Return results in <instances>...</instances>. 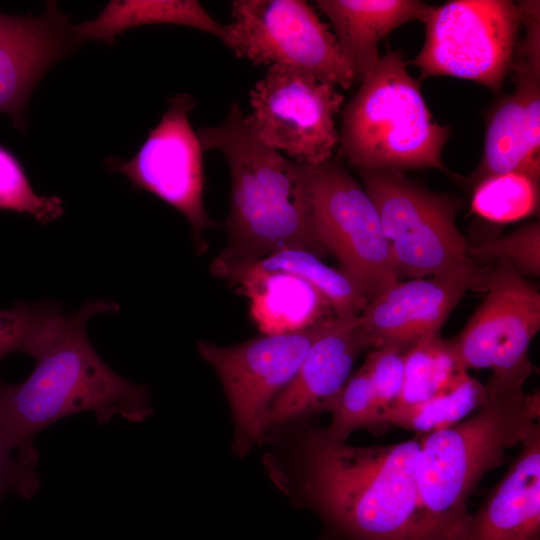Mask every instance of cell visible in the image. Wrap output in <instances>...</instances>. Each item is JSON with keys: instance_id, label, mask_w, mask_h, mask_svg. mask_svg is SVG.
<instances>
[{"instance_id": "obj_1", "label": "cell", "mask_w": 540, "mask_h": 540, "mask_svg": "<svg viewBox=\"0 0 540 540\" xmlns=\"http://www.w3.org/2000/svg\"><path fill=\"white\" fill-rule=\"evenodd\" d=\"M287 464L268 459L269 473L294 503L324 523L320 540H442L419 497V434L399 443L353 446L306 425Z\"/></svg>"}, {"instance_id": "obj_2", "label": "cell", "mask_w": 540, "mask_h": 540, "mask_svg": "<svg viewBox=\"0 0 540 540\" xmlns=\"http://www.w3.org/2000/svg\"><path fill=\"white\" fill-rule=\"evenodd\" d=\"M118 309L111 301L87 302L69 314L25 381H0V428L27 460L38 463L34 437L66 416L92 411L103 425L116 415L139 423L154 413L148 388L114 372L87 337L90 317Z\"/></svg>"}, {"instance_id": "obj_3", "label": "cell", "mask_w": 540, "mask_h": 540, "mask_svg": "<svg viewBox=\"0 0 540 540\" xmlns=\"http://www.w3.org/2000/svg\"><path fill=\"white\" fill-rule=\"evenodd\" d=\"M197 135L203 151L218 150L225 156L231 179L228 244L212 261L211 272L286 249L320 258L328 254L313 230L298 163L264 145L237 102L222 123L201 128Z\"/></svg>"}, {"instance_id": "obj_4", "label": "cell", "mask_w": 540, "mask_h": 540, "mask_svg": "<svg viewBox=\"0 0 540 540\" xmlns=\"http://www.w3.org/2000/svg\"><path fill=\"white\" fill-rule=\"evenodd\" d=\"M540 418V393L489 400L471 417L419 434L415 475L421 503L442 540H463L467 504L481 478L505 460Z\"/></svg>"}, {"instance_id": "obj_5", "label": "cell", "mask_w": 540, "mask_h": 540, "mask_svg": "<svg viewBox=\"0 0 540 540\" xmlns=\"http://www.w3.org/2000/svg\"><path fill=\"white\" fill-rule=\"evenodd\" d=\"M408 64L400 51L380 56L344 106L338 156L355 170L435 168L457 177L442 160L450 126L434 120Z\"/></svg>"}, {"instance_id": "obj_6", "label": "cell", "mask_w": 540, "mask_h": 540, "mask_svg": "<svg viewBox=\"0 0 540 540\" xmlns=\"http://www.w3.org/2000/svg\"><path fill=\"white\" fill-rule=\"evenodd\" d=\"M372 199L397 272L410 279L477 268L456 225L462 199L434 192L397 170H356Z\"/></svg>"}, {"instance_id": "obj_7", "label": "cell", "mask_w": 540, "mask_h": 540, "mask_svg": "<svg viewBox=\"0 0 540 540\" xmlns=\"http://www.w3.org/2000/svg\"><path fill=\"white\" fill-rule=\"evenodd\" d=\"M298 168L319 243L372 301L399 281L372 199L338 155Z\"/></svg>"}, {"instance_id": "obj_8", "label": "cell", "mask_w": 540, "mask_h": 540, "mask_svg": "<svg viewBox=\"0 0 540 540\" xmlns=\"http://www.w3.org/2000/svg\"><path fill=\"white\" fill-rule=\"evenodd\" d=\"M421 22L425 41L408 61L420 70V80L449 76L501 94L523 26L520 2L451 0L430 5Z\"/></svg>"}, {"instance_id": "obj_9", "label": "cell", "mask_w": 540, "mask_h": 540, "mask_svg": "<svg viewBox=\"0 0 540 540\" xmlns=\"http://www.w3.org/2000/svg\"><path fill=\"white\" fill-rule=\"evenodd\" d=\"M485 291L452 349L463 369L491 370L487 399L523 395L535 370L529 347L540 329V292L506 263L490 268Z\"/></svg>"}, {"instance_id": "obj_10", "label": "cell", "mask_w": 540, "mask_h": 540, "mask_svg": "<svg viewBox=\"0 0 540 540\" xmlns=\"http://www.w3.org/2000/svg\"><path fill=\"white\" fill-rule=\"evenodd\" d=\"M224 44L253 65H281L349 89L354 71L330 25L303 0H234Z\"/></svg>"}, {"instance_id": "obj_11", "label": "cell", "mask_w": 540, "mask_h": 540, "mask_svg": "<svg viewBox=\"0 0 540 540\" xmlns=\"http://www.w3.org/2000/svg\"><path fill=\"white\" fill-rule=\"evenodd\" d=\"M336 318L296 332L261 334L231 346L197 342L198 353L215 370L227 396L234 421L233 450L238 456L261 442V426L270 405Z\"/></svg>"}, {"instance_id": "obj_12", "label": "cell", "mask_w": 540, "mask_h": 540, "mask_svg": "<svg viewBox=\"0 0 540 540\" xmlns=\"http://www.w3.org/2000/svg\"><path fill=\"white\" fill-rule=\"evenodd\" d=\"M343 102L336 86L273 65L250 90L251 112L245 119L264 145L295 162L316 165L330 159L339 143L334 118Z\"/></svg>"}, {"instance_id": "obj_13", "label": "cell", "mask_w": 540, "mask_h": 540, "mask_svg": "<svg viewBox=\"0 0 540 540\" xmlns=\"http://www.w3.org/2000/svg\"><path fill=\"white\" fill-rule=\"evenodd\" d=\"M195 101L189 93L172 97L159 123L129 160L110 157L109 171L124 174L134 188L152 193L189 222L197 253L207 250L203 233L216 227L203 201V149L189 121Z\"/></svg>"}, {"instance_id": "obj_14", "label": "cell", "mask_w": 540, "mask_h": 540, "mask_svg": "<svg viewBox=\"0 0 540 540\" xmlns=\"http://www.w3.org/2000/svg\"><path fill=\"white\" fill-rule=\"evenodd\" d=\"M489 271L477 267L446 276L398 281L368 302L357 323L372 348L392 345L407 350L439 335L467 291H485Z\"/></svg>"}, {"instance_id": "obj_15", "label": "cell", "mask_w": 540, "mask_h": 540, "mask_svg": "<svg viewBox=\"0 0 540 540\" xmlns=\"http://www.w3.org/2000/svg\"><path fill=\"white\" fill-rule=\"evenodd\" d=\"M357 318L337 316L312 344L293 380L270 405L262 422L261 441L289 423L333 410L355 360L372 349Z\"/></svg>"}, {"instance_id": "obj_16", "label": "cell", "mask_w": 540, "mask_h": 540, "mask_svg": "<svg viewBox=\"0 0 540 540\" xmlns=\"http://www.w3.org/2000/svg\"><path fill=\"white\" fill-rule=\"evenodd\" d=\"M510 72L516 88L486 116L482 158L462 180L470 189L486 177L518 169L540 172V52L517 49Z\"/></svg>"}, {"instance_id": "obj_17", "label": "cell", "mask_w": 540, "mask_h": 540, "mask_svg": "<svg viewBox=\"0 0 540 540\" xmlns=\"http://www.w3.org/2000/svg\"><path fill=\"white\" fill-rule=\"evenodd\" d=\"M521 449L475 513L463 540H540V423L531 425Z\"/></svg>"}, {"instance_id": "obj_18", "label": "cell", "mask_w": 540, "mask_h": 540, "mask_svg": "<svg viewBox=\"0 0 540 540\" xmlns=\"http://www.w3.org/2000/svg\"><path fill=\"white\" fill-rule=\"evenodd\" d=\"M80 41L56 2H48L28 28L0 43V113L18 130H25L27 103L39 80Z\"/></svg>"}, {"instance_id": "obj_19", "label": "cell", "mask_w": 540, "mask_h": 540, "mask_svg": "<svg viewBox=\"0 0 540 540\" xmlns=\"http://www.w3.org/2000/svg\"><path fill=\"white\" fill-rule=\"evenodd\" d=\"M316 4L330 21L355 82L363 81L377 65L378 43L401 25L422 21L430 7L418 0H318Z\"/></svg>"}, {"instance_id": "obj_20", "label": "cell", "mask_w": 540, "mask_h": 540, "mask_svg": "<svg viewBox=\"0 0 540 540\" xmlns=\"http://www.w3.org/2000/svg\"><path fill=\"white\" fill-rule=\"evenodd\" d=\"M237 288L249 298L250 315L261 334L296 332L336 316L314 288L286 273L259 275Z\"/></svg>"}, {"instance_id": "obj_21", "label": "cell", "mask_w": 540, "mask_h": 540, "mask_svg": "<svg viewBox=\"0 0 540 540\" xmlns=\"http://www.w3.org/2000/svg\"><path fill=\"white\" fill-rule=\"evenodd\" d=\"M211 273L235 287L263 274L293 275L314 288L335 315L340 317L359 316L368 304L358 287L343 272L326 265L320 257L305 250L286 249L254 262Z\"/></svg>"}, {"instance_id": "obj_22", "label": "cell", "mask_w": 540, "mask_h": 540, "mask_svg": "<svg viewBox=\"0 0 540 540\" xmlns=\"http://www.w3.org/2000/svg\"><path fill=\"white\" fill-rule=\"evenodd\" d=\"M178 24L210 33L222 41L227 25L194 0L110 1L97 18L75 26L78 37L113 44L122 31L145 24Z\"/></svg>"}, {"instance_id": "obj_23", "label": "cell", "mask_w": 540, "mask_h": 540, "mask_svg": "<svg viewBox=\"0 0 540 540\" xmlns=\"http://www.w3.org/2000/svg\"><path fill=\"white\" fill-rule=\"evenodd\" d=\"M487 401L485 385L464 371L453 384L425 401L393 406L381 414L382 423L416 433L452 426L478 411Z\"/></svg>"}, {"instance_id": "obj_24", "label": "cell", "mask_w": 540, "mask_h": 540, "mask_svg": "<svg viewBox=\"0 0 540 540\" xmlns=\"http://www.w3.org/2000/svg\"><path fill=\"white\" fill-rule=\"evenodd\" d=\"M539 204L540 172L518 169L486 177L471 188V212L496 224L535 216Z\"/></svg>"}, {"instance_id": "obj_25", "label": "cell", "mask_w": 540, "mask_h": 540, "mask_svg": "<svg viewBox=\"0 0 540 540\" xmlns=\"http://www.w3.org/2000/svg\"><path fill=\"white\" fill-rule=\"evenodd\" d=\"M464 371L450 340L440 335L423 339L405 352L403 386L394 406L425 401L453 384Z\"/></svg>"}, {"instance_id": "obj_26", "label": "cell", "mask_w": 540, "mask_h": 540, "mask_svg": "<svg viewBox=\"0 0 540 540\" xmlns=\"http://www.w3.org/2000/svg\"><path fill=\"white\" fill-rule=\"evenodd\" d=\"M67 317L51 302H18L10 309H0V360L14 351L36 360L62 330Z\"/></svg>"}, {"instance_id": "obj_27", "label": "cell", "mask_w": 540, "mask_h": 540, "mask_svg": "<svg viewBox=\"0 0 540 540\" xmlns=\"http://www.w3.org/2000/svg\"><path fill=\"white\" fill-rule=\"evenodd\" d=\"M331 413L332 419L325 431L335 441L346 442L358 429H368L376 434L387 428L382 423L364 363L347 380Z\"/></svg>"}, {"instance_id": "obj_28", "label": "cell", "mask_w": 540, "mask_h": 540, "mask_svg": "<svg viewBox=\"0 0 540 540\" xmlns=\"http://www.w3.org/2000/svg\"><path fill=\"white\" fill-rule=\"evenodd\" d=\"M473 260L506 263L522 276L540 275V222L531 221L513 232L469 244Z\"/></svg>"}, {"instance_id": "obj_29", "label": "cell", "mask_w": 540, "mask_h": 540, "mask_svg": "<svg viewBox=\"0 0 540 540\" xmlns=\"http://www.w3.org/2000/svg\"><path fill=\"white\" fill-rule=\"evenodd\" d=\"M0 209L33 216L40 223L59 218L64 210L58 196H40L29 183L20 162L0 146Z\"/></svg>"}, {"instance_id": "obj_30", "label": "cell", "mask_w": 540, "mask_h": 540, "mask_svg": "<svg viewBox=\"0 0 540 540\" xmlns=\"http://www.w3.org/2000/svg\"><path fill=\"white\" fill-rule=\"evenodd\" d=\"M364 364L367 367L374 396L381 414L394 406L404 381L406 350L385 345L369 350Z\"/></svg>"}, {"instance_id": "obj_31", "label": "cell", "mask_w": 540, "mask_h": 540, "mask_svg": "<svg viewBox=\"0 0 540 540\" xmlns=\"http://www.w3.org/2000/svg\"><path fill=\"white\" fill-rule=\"evenodd\" d=\"M37 465L13 446L0 428V501L7 493L30 499L40 488Z\"/></svg>"}, {"instance_id": "obj_32", "label": "cell", "mask_w": 540, "mask_h": 540, "mask_svg": "<svg viewBox=\"0 0 540 540\" xmlns=\"http://www.w3.org/2000/svg\"><path fill=\"white\" fill-rule=\"evenodd\" d=\"M33 20L34 17L30 16H13L0 13V43L24 31L31 25Z\"/></svg>"}]
</instances>
